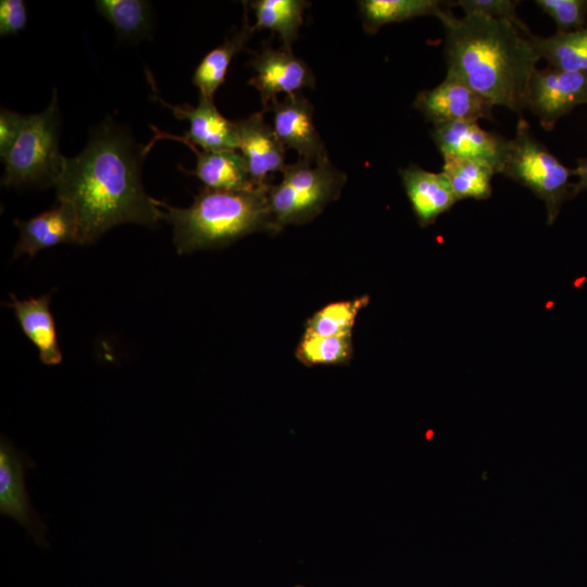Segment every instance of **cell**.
Listing matches in <instances>:
<instances>
[{"label": "cell", "instance_id": "6da1fadb", "mask_svg": "<svg viewBox=\"0 0 587 587\" xmlns=\"http://www.w3.org/2000/svg\"><path fill=\"white\" fill-rule=\"evenodd\" d=\"M147 151L124 127L107 120L91 129L82 152L64 157L53 187L57 200L76 213L78 243H91L120 224L152 228L162 220L158 200L141 182Z\"/></svg>", "mask_w": 587, "mask_h": 587}, {"label": "cell", "instance_id": "7a4b0ae2", "mask_svg": "<svg viewBox=\"0 0 587 587\" xmlns=\"http://www.w3.org/2000/svg\"><path fill=\"white\" fill-rule=\"evenodd\" d=\"M445 29L448 72L494 107L521 114L526 110L530 78L540 60L513 24L480 14L457 17L448 7L439 15Z\"/></svg>", "mask_w": 587, "mask_h": 587}, {"label": "cell", "instance_id": "3957f363", "mask_svg": "<svg viewBox=\"0 0 587 587\" xmlns=\"http://www.w3.org/2000/svg\"><path fill=\"white\" fill-rule=\"evenodd\" d=\"M270 184L251 190L203 188L188 208L158 200L161 218L171 224L179 254L227 246L258 232L276 234L268 204Z\"/></svg>", "mask_w": 587, "mask_h": 587}, {"label": "cell", "instance_id": "277c9868", "mask_svg": "<svg viewBox=\"0 0 587 587\" xmlns=\"http://www.w3.org/2000/svg\"><path fill=\"white\" fill-rule=\"evenodd\" d=\"M282 174V180L268 188L270 210L279 232L287 225L311 222L339 197L347 179L328 157L315 163L299 158L286 164Z\"/></svg>", "mask_w": 587, "mask_h": 587}, {"label": "cell", "instance_id": "5b68a950", "mask_svg": "<svg viewBox=\"0 0 587 587\" xmlns=\"http://www.w3.org/2000/svg\"><path fill=\"white\" fill-rule=\"evenodd\" d=\"M60 111L53 90L49 105L40 113L25 115L22 132L2 158L4 187H48L61 172L64 155L59 149Z\"/></svg>", "mask_w": 587, "mask_h": 587}, {"label": "cell", "instance_id": "8992f818", "mask_svg": "<svg viewBox=\"0 0 587 587\" xmlns=\"http://www.w3.org/2000/svg\"><path fill=\"white\" fill-rule=\"evenodd\" d=\"M528 188L544 201L547 223L552 224L565 201L578 191L571 182L573 171L563 165L520 118L515 136L509 140L502 173Z\"/></svg>", "mask_w": 587, "mask_h": 587}, {"label": "cell", "instance_id": "52a82bcc", "mask_svg": "<svg viewBox=\"0 0 587 587\" xmlns=\"http://www.w3.org/2000/svg\"><path fill=\"white\" fill-rule=\"evenodd\" d=\"M35 466L27 452L20 451L4 434L1 435L0 514L22 525L39 547L48 548L47 526L34 509L25 485L26 470Z\"/></svg>", "mask_w": 587, "mask_h": 587}, {"label": "cell", "instance_id": "ba28073f", "mask_svg": "<svg viewBox=\"0 0 587 587\" xmlns=\"http://www.w3.org/2000/svg\"><path fill=\"white\" fill-rule=\"evenodd\" d=\"M587 102V73L536 68L527 91L526 109L530 110L546 130L575 107Z\"/></svg>", "mask_w": 587, "mask_h": 587}, {"label": "cell", "instance_id": "9c48e42d", "mask_svg": "<svg viewBox=\"0 0 587 587\" xmlns=\"http://www.w3.org/2000/svg\"><path fill=\"white\" fill-rule=\"evenodd\" d=\"M249 65L254 75L248 84L259 91L264 113L278 101V95L289 96L315 86L311 67L290 49H274L264 45Z\"/></svg>", "mask_w": 587, "mask_h": 587}, {"label": "cell", "instance_id": "30bf717a", "mask_svg": "<svg viewBox=\"0 0 587 587\" xmlns=\"http://www.w3.org/2000/svg\"><path fill=\"white\" fill-rule=\"evenodd\" d=\"M413 107L433 125L494 117V105L450 73L436 87L420 91Z\"/></svg>", "mask_w": 587, "mask_h": 587}, {"label": "cell", "instance_id": "8fae6325", "mask_svg": "<svg viewBox=\"0 0 587 587\" xmlns=\"http://www.w3.org/2000/svg\"><path fill=\"white\" fill-rule=\"evenodd\" d=\"M432 138L442 157L451 155L485 162L502 173L509 139L483 129L476 121L435 124Z\"/></svg>", "mask_w": 587, "mask_h": 587}, {"label": "cell", "instance_id": "7c38bea8", "mask_svg": "<svg viewBox=\"0 0 587 587\" xmlns=\"http://www.w3.org/2000/svg\"><path fill=\"white\" fill-rule=\"evenodd\" d=\"M150 83L153 88V99L170 108L177 120L189 123V128L183 137L164 134L162 138L189 142L205 151L238 150L235 121L222 115L215 107L214 100L199 98L196 107L187 103L173 105L157 95V88L152 79H150Z\"/></svg>", "mask_w": 587, "mask_h": 587}, {"label": "cell", "instance_id": "4fadbf2b", "mask_svg": "<svg viewBox=\"0 0 587 587\" xmlns=\"http://www.w3.org/2000/svg\"><path fill=\"white\" fill-rule=\"evenodd\" d=\"M273 128L287 149L295 150L299 158L315 163L328 157L324 142L314 125V108L301 92L285 96L274 103Z\"/></svg>", "mask_w": 587, "mask_h": 587}, {"label": "cell", "instance_id": "5bb4252c", "mask_svg": "<svg viewBox=\"0 0 587 587\" xmlns=\"http://www.w3.org/2000/svg\"><path fill=\"white\" fill-rule=\"evenodd\" d=\"M238 150L242 154L250 176L258 186L268 184L270 174L286 166V148L272 125L265 122L264 112H254L235 121Z\"/></svg>", "mask_w": 587, "mask_h": 587}, {"label": "cell", "instance_id": "9a60e30c", "mask_svg": "<svg viewBox=\"0 0 587 587\" xmlns=\"http://www.w3.org/2000/svg\"><path fill=\"white\" fill-rule=\"evenodd\" d=\"M20 232L13 258L27 254L34 258L39 251L62 243H78V222L74 209L59 202L27 221L14 220Z\"/></svg>", "mask_w": 587, "mask_h": 587}, {"label": "cell", "instance_id": "2e32d148", "mask_svg": "<svg viewBox=\"0 0 587 587\" xmlns=\"http://www.w3.org/2000/svg\"><path fill=\"white\" fill-rule=\"evenodd\" d=\"M417 223L426 227L459 201L442 172L434 173L415 164L399 171Z\"/></svg>", "mask_w": 587, "mask_h": 587}, {"label": "cell", "instance_id": "e0dca14e", "mask_svg": "<svg viewBox=\"0 0 587 587\" xmlns=\"http://www.w3.org/2000/svg\"><path fill=\"white\" fill-rule=\"evenodd\" d=\"M5 305L13 310L23 333L38 349L40 361L46 365L60 364L62 351L50 310V294L25 300L11 294Z\"/></svg>", "mask_w": 587, "mask_h": 587}, {"label": "cell", "instance_id": "ac0fdd59", "mask_svg": "<svg viewBox=\"0 0 587 587\" xmlns=\"http://www.w3.org/2000/svg\"><path fill=\"white\" fill-rule=\"evenodd\" d=\"M183 143L187 145L197 158L196 167L186 173L196 176L205 188L242 191L260 187L252 180L239 150L205 151L189 142Z\"/></svg>", "mask_w": 587, "mask_h": 587}, {"label": "cell", "instance_id": "d6986e66", "mask_svg": "<svg viewBox=\"0 0 587 587\" xmlns=\"http://www.w3.org/2000/svg\"><path fill=\"white\" fill-rule=\"evenodd\" d=\"M253 33L254 28L248 23L245 11L242 26L202 58L192 76V84L199 90L200 98L214 100L216 90L225 82L230 62L247 49Z\"/></svg>", "mask_w": 587, "mask_h": 587}, {"label": "cell", "instance_id": "ffe728a7", "mask_svg": "<svg viewBox=\"0 0 587 587\" xmlns=\"http://www.w3.org/2000/svg\"><path fill=\"white\" fill-rule=\"evenodd\" d=\"M362 27L375 34L383 26L410 18L434 15L437 18L448 4L437 0H362L358 2Z\"/></svg>", "mask_w": 587, "mask_h": 587}, {"label": "cell", "instance_id": "44dd1931", "mask_svg": "<svg viewBox=\"0 0 587 587\" xmlns=\"http://www.w3.org/2000/svg\"><path fill=\"white\" fill-rule=\"evenodd\" d=\"M529 41L540 59L550 67L561 71L587 73V27L555 33L549 37L530 34Z\"/></svg>", "mask_w": 587, "mask_h": 587}, {"label": "cell", "instance_id": "7402d4cb", "mask_svg": "<svg viewBox=\"0 0 587 587\" xmlns=\"http://www.w3.org/2000/svg\"><path fill=\"white\" fill-rule=\"evenodd\" d=\"M305 0H255L249 2L253 10L254 30L266 28L278 34L283 48L290 49L299 36L304 11L310 7Z\"/></svg>", "mask_w": 587, "mask_h": 587}, {"label": "cell", "instance_id": "603a6c76", "mask_svg": "<svg viewBox=\"0 0 587 587\" xmlns=\"http://www.w3.org/2000/svg\"><path fill=\"white\" fill-rule=\"evenodd\" d=\"M441 172L458 200H484L491 196L495 170L487 163L458 157H442Z\"/></svg>", "mask_w": 587, "mask_h": 587}, {"label": "cell", "instance_id": "cb8c5ba5", "mask_svg": "<svg viewBox=\"0 0 587 587\" xmlns=\"http://www.w3.org/2000/svg\"><path fill=\"white\" fill-rule=\"evenodd\" d=\"M98 13L114 27L120 39L136 40L150 37L151 5L142 0H98Z\"/></svg>", "mask_w": 587, "mask_h": 587}, {"label": "cell", "instance_id": "d4e9b609", "mask_svg": "<svg viewBox=\"0 0 587 587\" xmlns=\"http://www.w3.org/2000/svg\"><path fill=\"white\" fill-rule=\"evenodd\" d=\"M369 303V297L338 301L319 310L309 319L305 335L341 336L352 335L355 319L361 309Z\"/></svg>", "mask_w": 587, "mask_h": 587}, {"label": "cell", "instance_id": "484cf974", "mask_svg": "<svg viewBox=\"0 0 587 587\" xmlns=\"http://www.w3.org/2000/svg\"><path fill=\"white\" fill-rule=\"evenodd\" d=\"M353 353L352 335L315 336L303 335L296 355L309 366L348 363Z\"/></svg>", "mask_w": 587, "mask_h": 587}, {"label": "cell", "instance_id": "4316f807", "mask_svg": "<svg viewBox=\"0 0 587 587\" xmlns=\"http://www.w3.org/2000/svg\"><path fill=\"white\" fill-rule=\"evenodd\" d=\"M535 3L554 21L558 33L586 27L587 0H536Z\"/></svg>", "mask_w": 587, "mask_h": 587}, {"label": "cell", "instance_id": "83f0119b", "mask_svg": "<svg viewBox=\"0 0 587 587\" xmlns=\"http://www.w3.org/2000/svg\"><path fill=\"white\" fill-rule=\"evenodd\" d=\"M519 3L520 1L513 0H459L451 2V5L461 8L464 14H480L507 21L528 37L532 34L530 30L516 14Z\"/></svg>", "mask_w": 587, "mask_h": 587}, {"label": "cell", "instance_id": "f1b7e54d", "mask_svg": "<svg viewBox=\"0 0 587 587\" xmlns=\"http://www.w3.org/2000/svg\"><path fill=\"white\" fill-rule=\"evenodd\" d=\"M27 24V10L23 0L0 1V35H15Z\"/></svg>", "mask_w": 587, "mask_h": 587}, {"label": "cell", "instance_id": "f546056e", "mask_svg": "<svg viewBox=\"0 0 587 587\" xmlns=\"http://www.w3.org/2000/svg\"><path fill=\"white\" fill-rule=\"evenodd\" d=\"M25 115L2 108L0 111V155L1 159L15 145L24 124Z\"/></svg>", "mask_w": 587, "mask_h": 587}, {"label": "cell", "instance_id": "4dcf8cb0", "mask_svg": "<svg viewBox=\"0 0 587 587\" xmlns=\"http://www.w3.org/2000/svg\"><path fill=\"white\" fill-rule=\"evenodd\" d=\"M572 171L573 176L577 177V191L587 189V159L579 160L577 166Z\"/></svg>", "mask_w": 587, "mask_h": 587}, {"label": "cell", "instance_id": "1f68e13d", "mask_svg": "<svg viewBox=\"0 0 587 587\" xmlns=\"http://www.w3.org/2000/svg\"><path fill=\"white\" fill-rule=\"evenodd\" d=\"M296 587H304V586L298 585V586H296Z\"/></svg>", "mask_w": 587, "mask_h": 587}]
</instances>
